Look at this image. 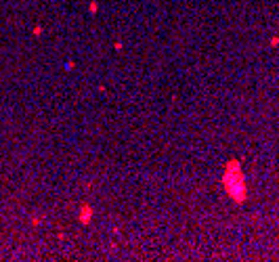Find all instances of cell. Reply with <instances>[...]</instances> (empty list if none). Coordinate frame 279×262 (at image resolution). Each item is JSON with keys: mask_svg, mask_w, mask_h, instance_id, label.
Here are the masks:
<instances>
[{"mask_svg": "<svg viewBox=\"0 0 279 262\" xmlns=\"http://www.w3.org/2000/svg\"><path fill=\"white\" fill-rule=\"evenodd\" d=\"M222 182H225V189H227V193L229 197L241 203L246 201V180H243V172H241V166L237 159H231L227 164V168H225V176H222Z\"/></svg>", "mask_w": 279, "mask_h": 262, "instance_id": "cell-1", "label": "cell"}, {"mask_svg": "<svg viewBox=\"0 0 279 262\" xmlns=\"http://www.w3.org/2000/svg\"><path fill=\"white\" fill-rule=\"evenodd\" d=\"M90 218H92V208L82 206V210H80V222H82V224H88Z\"/></svg>", "mask_w": 279, "mask_h": 262, "instance_id": "cell-2", "label": "cell"}]
</instances>
